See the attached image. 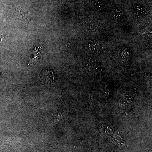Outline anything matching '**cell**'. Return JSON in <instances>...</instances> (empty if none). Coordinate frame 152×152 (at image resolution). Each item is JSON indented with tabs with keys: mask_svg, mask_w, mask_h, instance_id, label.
Masks as SVG:
<instances>
[{
	"mask_svg": "<svg viewBox=\"0 0 152 152\" xmlns=\"http://www.w3.org/2000/svg\"><path fill=\"white\" fill-rule=\"evenodd\" d=\"M120 57L125 67H128L131 65L132 61V54L129 48L127 47L123 48L120 53Z\"/></svg>",
	"mask_w": 152,
	"mask_h": 152,
	"instance_id": "obj_2",
	"label": "cell"
},
{
	"mask_svg": "<svg viewBox=\"0 0 152 152\" xmlns=\"http://www.w3.org/2000/svg\"><path fill=\"white\" fill-rule=\"evenodd\" d=\"M132 12L134 16L139 18H143L147 15L146 10L144 6L137 3L133 5Z\"/></svg>",
	"mask_w": 152,
	"mask_h": 152,
	"instance_id": "obj_3",
	"label": "cell"
},
{
	"mask_svg": "<svg viewBox=\"0 0 152 152\" xmlns=\"http://www.w3.org/2000/svg\"><path fill=\"white\" fill-rule=\"evenodd\" d=\"M113 14L114 18L117 21L121 22L124 20V12L119 6L115 5L113 7Z\"/></svg>",
	"mask_w": 152,
	"mask_h": 152,
	"instance_id": "obj_4",
	"label": "cell"
},
{
	"mask_svg": "<svg viewBox=\"0 0 152 152\" xmlns=\"http://www.w3.org/2000/svg\"><path fill=\"white\" fill-rule=\"evenodd\" d=\"M85 24H86V28L90 31L92 32L96 31V26L93 22L90 19H86L85 20Z\"/></svg>",
	"mask_w": 152,
	"mask_h": 152,
	"instance_id": "obj_6",
	"label": "cell"
},
{
	"mask_svg": "<svg viewBox=\"0 0 152 152\" xmlns=\"http://www.w3.org/2000/svg\"><path fill=\"white\" fill-rule=\"evenodd\" d=\"M0 76H1V72H0Z\"/></svg>",
	"mask_w": 152,
	"mask_h": 152,
	"instance_id": "obj_8",
	"label": "cell"
},
{
	"mask_svg": "<svg viewBox=\"0 0 152 152\" xmlns=\"http://www.w3.org/2000/svg\"><path fill=\"white\" fill-rule=\"evenodd\" d=\"M88 48L91 50L94 53L98 55H100L103 53V48L102 45L97 42H94L90 43Z\"/></svg>",
	"mask_w": 152,
	"mask_h": 152,
	"instance_id": "obj_5",
	"label": "cell"
},
{
	"mask_svg": "<svg viewBox=\"0 0 152 152\" xmlns=\"http://www.w3.org/2000/svg\"><path fill=\"white\" fill-rule=\"evenodd\" d=\"M55 77L56 76L53 72L49 69H47L41 72L40 74L39 79L41 82L43 83L49 84L53 83Z\"/></svg>",
	"mask_w": 152,
	"mask_h": 152,
	"instance_id": "obj_1",
	"label": "cell"
},
{
	"mask_svg": "<svg viewBox=\"0 0 152 152\" xmlns=\"http://www.w3.org/2000/svg\"><path fill=\"white\" fill-rule=\"evenodd\" d=\"M92 3L95 7L98 9H102L103 6L101 0H92Z\"/></svg>",
	"mask_w": 152,
	"mask_h": 152,
	"instance_id": "obj_7",
	"label": "cell"
}]
</instances>
